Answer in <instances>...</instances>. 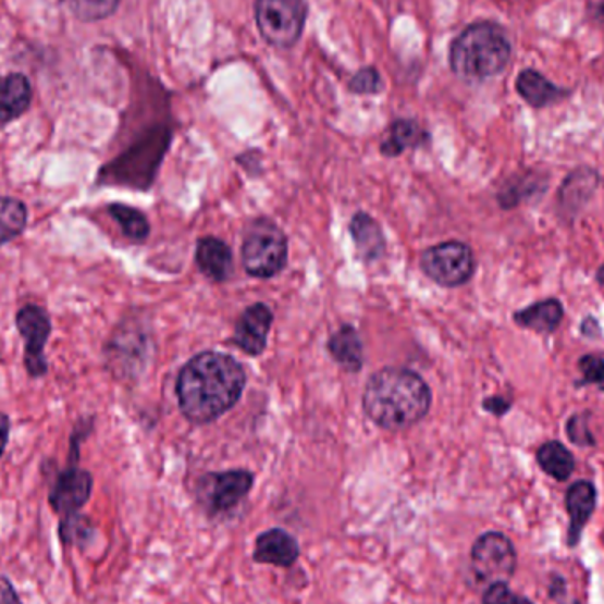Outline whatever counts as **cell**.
I'll list each match as a JSON object with an SVG mask.
<instances>
[{"mask_svg":"<svg viewBox=\"0 0 604 604\" xmlns=\"http://www.w3.org/2000/svg\"><path fill=\"white\" fill-rule=\"evenodd\" d=\"M11 421L4 412H0V456L4 455L8 441H10Z\"/></svg>","mask_w":604,"mask_h":604,"instance_id":"cell-33","label":"cell"},{"mask_svg":"<svg viewBox=\"0 0 604 604\" xmlns=\"http://www.w3.org/2000/svg\"><path fill=\"white\" fill-rule=\"evenodd\" d=\"M597 174L594 170L580 169L572 172L560 189V204L566 209L577 211L578 207L583 206L592 197L595 186H597Z\"/></svg>","mask_w":604,"mask_h":604,"instance_id":"cell-22","label":"cell"},{"mask_svg":"<svg viewBox=\"0 0 604 604\" xmlns=\"http://www.w3.org/2000/svg\"><path fill=\"white\" fill-rule=\"evenodd\" d=\"M27 207L13 197H0V246L16 239L27 226Z\"/></svg>","mask_w":604,"mask_h":604,"instance_id":"cell-24","label":"cell"},{"mask_svg":"<svg viewBox=\"0 0 604 604\" xmlns=\"http://www.w3.org/2000/svg\"><path fill=\"white\" fill-rule=\"evenodd\" d=\"M59 532H61L64 543L84 546L93 534V525H90L89 518H85L81 513H75V515L64 516Z\"/></svg>","mask_w":604,"mask_h":604,"instance_id":"cell-27","label":"cell"},{"mask_svg":"<svg viewBox=\"0 0 604 604\" xmlns=\"http://www.w3.org/2000/svg\"><path fill=\"white\" fill-rule=\"evenodd\" d=\"M93 486L95 481L90 472L71 465L57 476L50 492V506L59 515H75L89 502Z\"/></svg>","mask_w":604,"mask_h":604,"instance_id":"cell-11","label":"cell"},{"mask_svg":"<svg viewBox=\"0 0 604 604\" xmlns=\"http://www.w3.org/2000/svg\"><path fill=\"white\" fill-rule=\"evenodd\" d=\"M516 89L527 103L535 108L548 107L563 98L564 90L546 81L538 71L527 70L518 76Z\"/></svg>","mask_w":604,"mask_h":604,"instance_id":"cell-21","label":"cell"},{"mask_svg":"<svg viewBox=\"0 0 604 604\" xmlns=\"http://www.w3.org/2000/svg\"><path fill=\"white\" fill-rule=\"evenodd\" d=\"M329 352L334 357L337 365L357 373L361 370L362 362H365V354H362V342L356 329L352 325H343L337 333H334L329 340Z\"/></svg>","mask_w":604,"mask_h":604,"instance_id":"cell-18","label":"cell"},{"mask_svg":"<svg viewBox=\"0 0 604 604\" xmlns=\"http://www.w3.org/2000/svg\"><path fill=\"white\" fill-rule=\"evenodd\" d=\"M170 138L172 133L167 127L150 130L112 163L101 169L99 183L147 188L158 172L164 152L169 149Z\"/></svg>","mask_w":604,"mask_h":604,"instance_id":"cell-4","label":"cell"},{"mask_svg":"<svg viewBox=\"0 0 604 604\" xmlns=\"http://www.w3.org/2000/svg\"><path fill=\"white\" fill-rule=\"evenodd\" d=\"M538 461L544 472L557 481H566L575 470V458L571 451L560 442H546L538 451Z\"/></svg>","mask_w":604,"mask_h":604,"instance_id":"cell-23","label":"cell"},{"mask_svg":"<svg viewBox=\"0 0 604 604\" xmlns=\"http://www.w3.org/2000/svg\"><path fill=\"white\" fill-rule=\"evenodd\" d=\"M197 263L201 274L215 283L226 282L234 271L232 251L223 241L215 237L198 241Z\"/></svg>","mask_w":604,"mask_h":604,"instance_id":"cell-15","label":"cell"},{"mask_svg":"<svg viewBox=\"0 0 604 604\" xmlns=\"http://www.w3.org/2000/svg\"><path fill=\"white\" fill-rule=\"evenodd\" d=\"M255 476L249 470L235 469L209 473L201 478L198 497L211 515H223L239 506L254 488Z\"/></svg>","mask_w":604,"mask_h":604,"instance_id":"cell-9","label":"cell"},{"mask_svg":"<svg viewBox=\"0 0 604 604\" xmlns=\"http://www.w3.org/2000/svg\"><path fill=\"white\" fill-rule=\"evenodd\" d=\"M16 328L25 342V370L33 379L47 375L45 345L52 334V322L41 306L27 305L16 313Z\"/></svg>","mask_w":604,"mask_h":604,"instance_id":"cell-10","label":"cell"},{"mask_svg":"<svg viewBox=\"0 0 604 604\" xmlns=\"http://www.w3.org/2000/svg\"><path fill=\"white\" fill-rule=\"evenodd\" d=\"M0 604H22L14 587L5 577H0Z\"/></svg>","mask_w":604,"mask_h":604,"instance_id":"cell-32","label":"cell"},{"mask_svg":"<svg viewBox=\"0 0 604 604\" xmlns=\"http://www.w3.org/2000/svg\"><path fill=\"white\" fill-rule=\"evenodd\" d=\"M244 385L246 373L241 362L220 352H204L178 373V407L188 421L207 424L239 402Z\"/></svg>","mask_w":604,"mask_h":604,"instance_id":"cell-1","label":"cell"},{"mask_svg":"<svg viewBox=\"0 0 604 604\" xmlns=\"http://www.w3.org/2000/svg\"><path fill=\"white\" fill-rule=\"evenodd\" d=\"M510 59V42L498 25H469L451 45V70L465 82H483L504 71Z\"/></svg>","mask_w":604,"mask_h":604,"instance_id":"cell-3","label":"cell"},{"mask_svg":"<svg viewBox=\"0 0 604 604\" xmlns=\"http://www.w3.org/2000/svg\"><path fill=\"white\" fill-rule=\"evenodd\" d=\"M108 212H110L113 220L118 221L122 234L126 235L132 243H144L149 237V221H147L146 214L135 209V207L112 204L108 207Z\"/></svg>","mask_w":604,"mask_h":604,"instance_id":"cell-25","label":"cell"},{"mask_svg":"<svg viewBox=\"0 0 604 604\" xmlns=\"http://www.w3.org/2000/svg\"><path fill=\"white\" fill-rule=\"evenodd\" d=\"M431 407L427 382L405 368H384L368 380L362 394L366 416L384 430H405L421 421Z\"/></svg>","mask_w":604,"mask_h":604,"instance_id":"cell-2","label":"cell"},{"mask_svg":"<svg viewBox=\"0 0 604 604\" xmlns=\"http://www.w3.org/2000/svg\"><path fill=\"white\" fill-rule=\"evenodd\" d=\"M421 268L439 285L459 286L472 278L476 260L467 244L449 241L427 249L421 257Z\"/></svg>","mask_w":604,"mask_h":604,"instance_id":"cell-8","label":"cell"},{"mask_svg":"<svg viewBox=\"0 0 604 604\" xmlns=\"http://www.w3.org/2000/svg\"><path fill=\"white\" fill-rule=\"evenodd\" d=\"M33 84L28 76L20 71H11L0 76V124L19 121L33 104Z\"/></svg>","mask_w":604,"mask_h":604,"instance_id":"cell-14","label":"cell"},{"mask_svg":"<svg viewBox=\"0 0 604 604\" xmlns=\"http://www.w3.org/2000/svg\"><path fill=\"white\" fill-rule=\"evenodd\" d=\"M243 266L255 278H272L286 266L288 243L280 226L269 220H257L244 235Z\"/></svg>","mask_w":604,"mask_h":604,"instance_id":"cell-5","label":"cell"},{"mask_svg":"<svg viewBox=\"0 0 604 604\" xmlns=\"http://www.w3.org/2000/svg\"><path fill=\"white\" fill-rule=\"evenodd\" d=\"M564 309L555 299L541 300L538 305L521 309L515 315V320L521 328L535 333H552L563 322Z\"/></svg>","mask_w":604,"mask_h":604,"instance_id":"cell-19","label":"cell"},{"mask_svg":"<svg viewBox=\"0 0 604 604\" xmlns=\"http://www.w3.org/2000/svg\"><path fill=\"white\" fill-rule=\"evenodd\" d=\"M308 19L306 0H257L258 33L274 48L296 47Z\"/></svg>","mask_w":604,"mask_h":604,"instance_id":"cell-6","label":"cell"},{"mask_svg":"<svg viewBox=\"0 0 604 604\" xmlns=\"http://www.w3.org/2000/svg\"><path fill=\"white\" fill-rule=\"evenodd\" d=\"M483 604H534L525 595L510 591L507 583H492L483 595Z\"/></svg>","mask_w":604,"mask_h":604,"instance_id":"cell-29","label":"cell"},{"mask_svg":"<svg viewBox=\"0 0 604 604\" xmlns=\"http://www.w3.org/2000/svg\"><path fill=\"white\" fill-rule=\"evenodd\" d=\"M348 89H350L354 95H379L380 90L384 89V81H382V76H380L377 67H362L361 71H357L356 75L352 76Z\"/></svg>","mask_w":604,"mask_h":604,"instance_id":"cell-28","label":"cell"},{"mask_svg":"<svg viewBox=\"0 0 604 604\" xmlns=\"http://www.w3.org/2000/svg\"><path fill=\"white\" fill-rule=\"evenodd\" d=\"M580 370L589 384H600L604 390V361L601 357L585 356L580 361Z\"/></svg>","mask_w":604,"mask_h":604,"instance_id":"cell-30","label":"cell"},{"mask_svg":"<svg viewBox=\"0 0 604 604\" xmlns=\"http://www.w3.org/2000/svg\"><path fill=\"white\" fill-rule=\"evenodd\" d=\"M567 513H569V546L580 541L581 532L585 529L587 521L591 518L595 507V488L589 481H578L567 490Z\"/></svg>","mask_w":604,"mask_h":604,"instance_id":"cell-16","label":"cell"},{"mask_svg":"<svg viewBox=\"0 0 604 604\" xmlns=\"http://www.w3.org/2000/svg\"><path fill=\"white\" fill-rule=\"evenodd\" d=\"M272 325V311L258 303L249 306L235 323L234 343L248 356H260L268 345L269 331Z\"/></svg>","mask_w":604,"mask_h":604,"instance_id":"cell-12","label":"cell"},{"mask_svg":"<svg viewBox=\"0 0 604 604\" xmlns=\"http://www.w3.org/2000/svg\"><path fill=\"white\" fill-rule=\"evenodd\" d=\"M300 557L299 541L283 529H269L255 539L254 560L269 566L291 567Z\"/></svg>","mask_w":604,"mask_h":604,"instance_id":"cell-13","label":"cell"},{"mask_svg":"<svg viewBox=\"0 0 604 604\" xmlns=\"http://www.w3.org/2000/svg\"><path fill=\"white\" fill-rule=\"evenodd\" d=\"M484 408L495 414V416H502V414H506L509 410V403L502 398H488L484 402Z\"/></svg>","mask_w":604,"mask_h":604,"instance_id":"cell-34","label":"cell"},{"mask_svg":"<svg viewBox=\"0 0 604 604\" xmlns=\"http://www.w3.org/2000/svg\"><path fill=\"white\" fill-rule=\"evenodd\" d=\"M352 239L356 243L357 254L365 262H375L384 257L385 239L380 229L371 215L359 212L354 215L350 223Z\"/></svg>","mask_w":604,"mask_h":604,"instance_id":"cell-17","label":"cell"},{"mask_svg":"<svg viewBox=\"0 0 604 604\" xmlns=\"http://www.w3.org/2000/svg\"><path fill=\"white\" fill-rule=\"evenodd\" d=\"M567 433L575 444L578 445H592L594 439L587 430L585 417H572L571 421L567 422Z\"/></svg>","mask_w":604,"mask_h":604,"instance_id":"cell-31","label":"cell"},{"mask_svg":"<svg viewBox=\"0 0 604 604\" xmlns=\"http://www.w3.org/2000/svg\"><path fill=\"white\" fill-rule=\"evenodd\" d=\"M427 140V132L416 121L399 119V121L391 124L387 138L382 141L380 150H382V155L394 158V156H399L407 149L421 147Z\"/></svg>","mask_w":604,"mask_h":604,"instance_id":"cell-20","label":"cell"},{"mask_svg":"<svg viewBox=\"0 0 604 604\" xmlns=\"http://www.w3.org/2000/svg\"><path fill=\"white\" fill-rule=\"evenodd\" d=\"M472 571L479 581L488 585L507 583L515 575L516 550L510 539L502 532L479 535L470 552Z\"/></svg>","mask_w":604,"mask_h":604,"instance_id":"cell-7","label":"cell"},{"mask_svg":"<svg viewBox=\"0 0 604 604\" xmlns=\"http://www.w3.org/2000/svg\"><path fill=\"white\" fill-rule=\"evenodd\" d=\"M597 280H600V283H603L604 285V268H601L600 272H597Z\"/></svg>","mask_w":604,"mask_h":604,"instance_id":"cell-35","label":"cell"},{"mask_svg":"<svg viewBox=\"0 0 604 604\" xmlns=\"http://www.w3.org/2000/svg\"><path fill=\"white\" fill-rule=\"evenodd\" d=\"M64 4L82 24H98L115 14L121 0H64Z\"/></svg>","mask_w":604,"mask_h":604,"instance_id":"cell-26","label":"cell"}]
</instances>
